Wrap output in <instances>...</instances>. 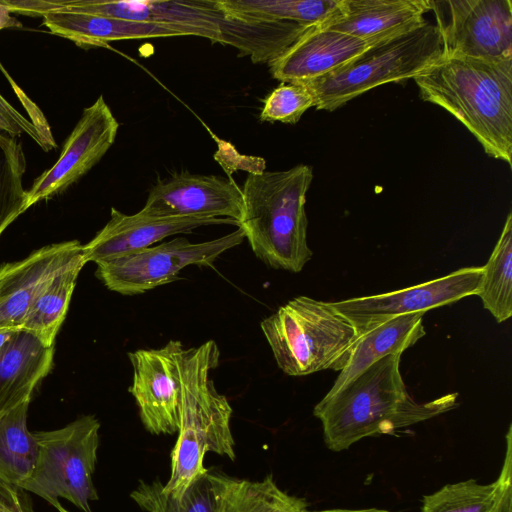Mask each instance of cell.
<instances>
[{"label": "cell", "mask_w": 512, "mask_h": 512, "mask_svg": "<svg viewBox=\"0 0 512 512\" xmlns=\"http://www.w3.org/2000/svg\"><path fill=\"white\" fill-rule=\"evenodd\" d=\"M401 355L373 363L315 405L313 414L322 423L329 450L339 452L363 438L393 434L457 406V393L424 403L412 399L400 372Z\"/></svg>", "instance_id": "6da1fadb"}, {"label": "cell", "mask_w": 512, "mask_h": 512, "mask_svg": "<svg viewBox=\"0 0 512 512\" xmlns=\"http://www.w3.org/2000/svg\"><path fill=\"white\" fill-rule=\"evenodd\" d=\"M413 80L422 100L453 115L487 155L512 165V58L443 57Z\"/></svg>", "instance_id": "7a4b0ae2"}, {"label": "cell", "mask_w": 512, "mask_h": 512, "mask_svg": "<svg viewBox=\"0 0 512 512\" xmlns=\"http://www.w3.org/2000/svg\"><path fill=\"white\" fill-rule=\"evenodd\" d=\"M219 359L220 351L213 340L185 349L180 359L178 437L170 453V476L162 487L174 498H181L206 475L204 458L208 452L236 459L230 425L233 410L211 377Z\"/></svg>", "instance_id": "3957f363"}, {"label": "cell", "mask_w": 512, "mask_h": 512, "mask_svg": "<svg viewBox=\"0 0 512 512\" xmlns=\"http://www.w3.org/2000/svg\"><path fill=\"white\" fill-rule=\"evenodd\" d=\"M313 169L298 164L283 171L249 173L238 222L257 258L267 266L300 272L312 258L307 242L306 195Z\"/></svg>", "instance_id": "277c9868"}, {"label": "cell", "mask_w": 512, "mask_h": 512, "mask_svg": "<svg viewBox=\"0 0 512 512\" xmlns=\"http://www.w3.org/2000/svg\"><path fill=\"white\" fill-rule=\"evenodd\" d=\"M443 58L435 24L419 25L380 40L337 70L303 83L318 110L334 111L386 83L413 79Z\"/></svg>", "instance_id": "5b68a950"}, {"label": "cell", "mask_w": 512, "mask_h": 512, "mask_svg": "<svg viewBox=\"0 0 512 512\" xmlns=\"http://www.w3.org/2000/svg\"><path fill=\"white\" fill-rule=\"evenodd\" d=\"M278 367L290 376L340 371L357 331L331 302L298 296L262 320Z\"/></svg>", "instance_id": "8992f818"}, {"label": "cell", "mask_w": 512, "mask_h": 512, "mask_svg": "<svg viewBox=\"0 0 512 512\" xmlns=\"http://www.w3.org/2000/svg\"><path fill=\"white\" fill-rule=\"evenodd\" d=\"M99 430L94 415H82L62 428L35 432V463L19 487L52 506L64 498L82 512H93L90 502L99 499L93 483Z\"/></svg>", "instance_id": "52a82bcc"}, {"label": "cell", "mask_w": 512, "mask_h": 512, "mask_svg": "<svg viewBox=\"0 0 512 512\" xmlns=\"http://www.w3.org/2000/svg\"><path fill=\"white\" fill-rule=\"evenodd\" d=\"M45 13L70 12L103 15L125 20L167 25L233 46L243 52L249 45L255 24L226 14L217 0H62L45 1Z\"/></svg>", "instance_id": "ba28073f"}, {"label": "cell", "mask_w": 512, "mask_h": 512, "mask_svg": "<svg viewBox=\"0 0 512 512\" xmlns=\"http://www.w3.org/2000/svg\"><path fill=\"white\" fill-rule=\"evenodd\" d=\"M244 238L239 227L227 235L200 243L176 237L97 263L96 276L111 291L122 295L142 294L178 280V273L189 265H212L225 251L241 244Z\"/></svg>", "instance_id": "9c48e42d"}, {"label": "cell", "mask_w": 512, "mask_h": 512, "mask_svg": "<svg viewBox=\"0 0 512 512\" xmlns=\"http://www.w3.org/2000/svg\"><path fill=\"white\" fill-rule=\"evenodd\" d=\"M443 57L512 58L511 0H429Z\"/></svg>", "instance_id": "30bf717a"}, {"label": "cell", "mask_w": 512, "mask_h": 512, "mask_svg": "<svg viewBox=\"0 0 512 512\" xmlns=\"http://www.w3.org/2000/svg\"><path fill=\"white\" fill-rule=\"evenodd\" d=\"M483 267L460 268L448 275L404 289L333 301L358 336L392 318L438 308L477 295Z\"/></svg>", "instance_id": "8fae6325"}, {"label": "cell", "mask_w": 512, "mask_h": 512, "mask_svg": "<svg viewBox=\"0 0 512 512\" xmlns=\"http://www.w3.org/2000/svg\"><path fill=\"white\" fill-rule=\"evenodd\" d=\"M118 128V121L100 95L83 110L55 164L38 176L26 191V210L39 201L63 193L90 171L113 145Z\"/></svg>", "instance_id": "7c38bea8"}, {"label": "cell", "mask_w": 512, "mask_h": 512, "mask_svg": "<svg viewBox=\"0 0 512 512\" xmlns=\"http://www.w3.org/2000/svg\"><path fill=\"white\" fill-rule=\"evenodd\" d=\"M184 347L170 340L158 349L128 353L133 368L129 392L145 429L153 435H172L179 425L181 400L180 359Z\"/></svg>", "instance_id": "4fadbf2b"}, {"label": "cell", "mask_w": 512, "mask_h": 512, "mask_svg": "<svg viewBox=\"0 0 512 512\" xmlns=\"http://www.w3.org/2000/svg\"><path fill=\"white\" fill-rule=\"evenodd\" d=\"M242 209V191L232 180L183 172L159 180L140 212L154 217L229 218L239 222Z\"/></svg>", "instance_id": "5bb4252c"}, {"label": "cell", "mask_w": 512, "mask_h": 512, "mask_svg": "<svg viewBox=\"0 0 512 512\" xmlns=\"http://www.w3.org/2000/svg\"><path fill=\"white\" fill-rule=\"evenodd\" d=\"M82 254L77 240L46 245L0 267V334L20 330L45 285Z\"/></svg>", "instance_id": "9a60e30c"}, {"label": "cell", "mask_w": 512, "mask_h": 512, "mask_svg": "<svg viewBox=\"0 0 512 512\" xmlns=\"http://www.w3.org/2000/svg\"><path fill=\"white\" fill-rule=\"evenodd\" d=\"M221 224L238 227V222L229 218L154 217L140 211L127 215L111 208L106 225L82 245L83 256L86 262L97 264L150 247L168 236L190 233L201 226Z\"/></svg>", "instance_id": "2e32d148"}, {"label": "cell", "mask_w": 512, "mask_h": 512, "mask_svg": "<svg viewBox=\"0 0 512 512\" xmlns=\"http://www.w3.org/2000/svg\"><path fill=\"white\" fill-rule=\"evenodd\" d=\"M374 43L313 25L268 63L269 70L282 83L309 82L337 70Z\"/></svg>", "instance_id": "e0dca14e"}, {"label": "cell", "mask_w": 512, "mask_h": 512, "mask_svg": "<svg viewBox=\"0 0 512 512\" xmlns=\"http://www.w3.org/2000/svg\"><path fill=\"white\" fill-rule=\"evenodd\" d=\"M428 11L429 0H338L317 26L378 42L421 24Z\"/></svg>", "instance_id": "ac0fdd59"}, {"label": "cell", "mask_w": 512, "mask_h": 512, "mask_svg": "<svg viewBox=\"0 0 512 512\" xmlns=\"http://www.w3.org/2000/svg\"><path fill=\"white\" fill-rule=\"evenodd\" d=\"M53 354V347L23 330L0 345V417L30 403L36 386L51 370Z\"/></svg>", "instance_id": "d6986e66"}, {"label": "cell", "mask_w": 512, "mask_h": 512, "mask_svg": "<svg viewBox=\"0 0 512 512\" xmlns=\"http://www.w3.org/2000/svg\"><path fill=\"white\" fill-rule=\"evenodd\" d=\"M42 18L43 25L52 34L71 40L82 48L106 46L119 40L191 35L181 28L103 15L49 12Z\"/></svg>", "instance_id": "ffe728a7"}, {"label": "cell", "mask_w": 512, "mask_h": 512, "mask_svg": "<svg viewBox=\"0 0 512 512\" xmlns=\"http://www.w3.org/2000/svg\"><path fill=\"white\" fill-rule=\"evenodd\" d=\"M424 312L392 318L358 336L328 393L337 391L380 359L402 354L425 336Z\"/></svg>", "instance_id": "44dd1931"}, {"label": "cell", "mask_w": 512, "mask_h": 512, "mask_svg": "<svg viewBox=\"0 0 512 512\" xmlns=\"http://www.w3.org/2000/svg\"><path fill=\"white\" fill-rule=\"evenodd\" d=\"M214 512H315L305 499L280 489L273 475L252 481L208 469Z\"/></svg>", "instance_id": "7402d4cb"}, {"label": "cell", "mask_w": 512, "mask_h": 512, "mask_svg": "<svg viewBox=\"0 0 512 512\" xmlns=\"http://www.w3.org/2000/svg\"><path fill=\"white\" fill-rule=\"evenodd\" d=\"M86 260L83 251L66 268L57 273L41 290L30 306L20 330L36 337L44 346L53 347Z\"/></svg>", "instance_id": "603a6c76"}, {"label": "cell", "mask_w": 512, "mask_h": 512, "mask_svg": "<svg viewBox=\"0 0 512 512\" xmlns=\"http://www.w3.org/2000/svg\"><path fill=\"white\" fill-rule=\"evenodd\" d=\"M29 403L0 417V481L20 486L33 469L37 442L27 426Z\"/></svg>", "instance_id": "cb8c5ba5"}, {"label": "cell", "mask_w": 512, "mask_h": 512, "mask_svg": "<svg viewBox=\"0 0 512 512\" xmlns=\"http://www.w3.org/2000/svg\"><path fill=\"white\" fill-rule=\"evenodd\" d=\"M483 267L477 296L498 323L512 316V214L508 213L500 237Z\"/></svg>", "instance_id": "d4e9b609"}, {"label": "cell", "mask_w": 512, "mask_h": 512, "mask_svg": "<svg viewBox=\"0 0 512 512\" xmlns=\"http://www.w3.org/2000/svg\"><path fill=\"white\" fill-rule=\"evenodd\" d=\"M228 15L260 21L313 26L324 21L338 0H217Z\"/></svg>", "instance_id": "484cf974"}, {"label": "cell", "mask_w": 512, "mask_h": 512, "mask_svg": "<svg viewBox=\"0 0 512 512\" xmlns=\"http://www.w3.org/2000/svg\"><path fill=\"white\" fill-rule=\"evenodd\" d=\"M26 157L16 138L0 135V235L26 211Z\"/></svg>", "instance_id": "4316f807"}, {"label": "cell", "mask_w": 512, "mask_h": 512, "mask_svg": "<svg viewBox=\"0 0 512 512\" xmlns=\"http://www.w3.org/2000/svg\"><path fill=\"white\" fill-rule=\"evenodd\" d=\"M162 487L159 479L140 480L130 497L145 512H214V497L207 473L181 498L165 494Z\"/></svg>", "instance_id": "83f0119b"}, {"label": "cell", "mask_w": 512, "mask_h": 512, "mask_svg": "<svg viewBox=\"0 0 512 512\" xmlns=\"http://www.w3.org/2000/svg\"><path fill=\"white\" fill-rule=\"evenodd\" d=\"M495 482L480 484L468 479L447 484L423 496L421 512H492Z\"/></svg>", "instance_id": "f1b7e54d"}, {"label": "cell", "mask_w": 512, "mask_h": 512, "mask_svg": "<svg viewBox=\"0 0 512 512\" xmlns=\"http://www.w3.org/2000/svg\"><path fill=\"white\" fill-rule=\"evenodd\" d=\"M314 104L313 95L303 83H281L264 99L259 118L295 124Z\"/></svg>", "instance_id": "f546056e"}, {"label": "cell", "mask_w": 512, "mask_h": 512, "mask_svg": "<svg viewBox=\"0 0 512 512\" xmlns=\"http://www.w3.org/2000/svg\"><path fill=\"white\" fill-rule=\"evenodd\" d=\"M16 138L26 134L44 151L57 147L54 138L47 137L34 123L25 118L0 94V135Z\"/></svg>", "instance_id": "4dcf8cb0"}, {"label": "cell", "mask_w": 512, "mask_h": 512, "mask_svg": "<svg viewBox=\"0 0 512 512\" xmlns=\"http://www.w3.org/2000/svg\"><path fill=\"white\" fill-rule=\"evenodd\" d=\"M512 429L506 434V453L503 466L495 482L492 512H512Z\"/></svg>", "instance_id": "1f68e13d"}, {"label": "cell", "mask_w": 512, "mask_h": 512, "mask_svg": "<svg viewBox=\"0 0 512 512\" xmlns=\"http://www.w3.org/2000/svg\"><path fill=\"white\" fill-rule=\"evenodd\" d=\"M0 512H34L32 499L23 488L0 481Z\"/></svg>", "instance_id": "d6a6232c"}, {"label": "cell", "mask_w": 512, "mask_h": 512, "mask_svg": "<svg viewBox=\"0 0 512 512\" xmlns=\"http://www.w3.org/2000/svg\"><path fill=\"white\" fill-rule=\"evenodd\" d=\"M22 23L14 16L9 8L0 1V30L5 28H20Z\"/></svg>", "instance_id": "836d02e7"}, {"label": "cell", "mask_w": 512, "mask_h": 512, "mask_svg": "<svg viewBox=\"0 0 512 512\" xmlns=\"http://www.w3.org/2000/svg\"><path fill=\"white\" fill-rule=\"evenodd\" d=\"M332 512H389L383 509L368 508V509H357V510H333Z\"/></svg>", "instance_id": "e575fe53"}, {"label": "cell", "mask_w": 512, "mask_h": 512, "mask_svg": "<svg viewBox=\"0 0 512 512\" xmlns=\"http://www.w3.org/2000/svg\"><path fill=\"white\" fill-rule=\"evenodd\" d=\"M53 506L58 510V512H69L63 505H61L60 502L55 503Z\"/></svg>", "instance_id": "d590c367"}]
</instances>
